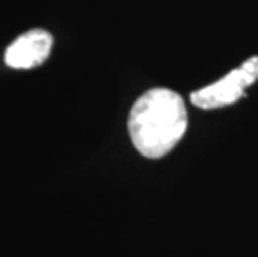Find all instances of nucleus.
Wrapping results in <instances>:
<instances>
[{"label":"nucleus","instance_id":"1","mask_svg":"<svg viewBox=\"0 0 258 257\" xmlns=\"http://www.w3.org/2000/svg\"><path fill=\"white\" fill-rule=\"evenodd\" d=\"M188 127L182 95L170 89H152L140 95L130 109L128 134L132 144L144 157L167 156Z\"/></svg>","mask_w":258,"mask_h":257},{"label":"nucleus","instance_id":"2","mask_svg":"<svg viewBox=\"0 0 258 257\" xmlns=\"http://www.w3.org/2000/svg\"><path fill=\"white\" fill-rule=\"evenodd\" d=\"M258 80V56L250 57L232 72H228L220 80L203 87L200 90L191 92L190 99L194 106L200 109H218L232 106L245 97V92L250 85Z\"/></svg>","mask_w":258,"mask_h":257},{"label":"nucleus","instance_id":"3","mask_svg":"<svg viewBox=\"0 0 258 257\" xmlns=\"http://www.w3.org/2000/svg\"><path fill=\"white\" fill-rule=\"evenodd\" d=\"M53 37L43 29L25 32L5 50V64L12 69H34L50 56Z\"/></svg>","mask_w":258,"mask_h":257}]
</instances>
